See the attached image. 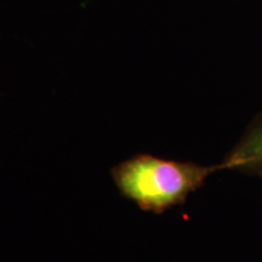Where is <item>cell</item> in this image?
<instances>
[{"mask_svg":"<svg viewBox=\"0 0 262 262\" xmlns=\"http://www.w3.org/2000/svg\"><path fill=\"white\" fill-rule=\"evenodd\" d=\"M221 164L224 169L253 170L262 173V113Z\"/></svg>","mask_w":262,"mask_h":262,"instance_id":"cell-2","label":"cell"},{"mask_svg":"<svg viewBox=\"0 0 262 262\" xmlns=\"http://www.w3.org/2000/svg\"><path fill=\"white\" fill-rule=\"evenodd\" d=\"M219 170H224L221 163L205 166L137 155L114 166L112 178L122 195L136 203L141 210L162 214L183 204Z\"/></svg>","mask_w":262,"mask_h":262,"instance_id":"cell-1","label":"cell"},{"mask_svg":"<svg viewBox=\"0 0 262 262\" xmlns=\"http://www.w3.org/2000/svg\"><path fill=\"white\" fill-rule=\"evenodd\" d=\"M260 175H261V176H262V173H260Z\"/></svg>","mask_w":262,"mask_h":262,"instance_id":"cell-3","label":"cell"}]
</instances>
